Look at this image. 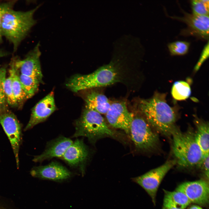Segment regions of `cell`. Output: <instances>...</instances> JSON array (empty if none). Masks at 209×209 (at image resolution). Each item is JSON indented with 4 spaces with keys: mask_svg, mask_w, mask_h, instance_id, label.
<instances>
[{
    "mask_svg": "<svg viewBox=\"0 0 209 209\" xmlns=\"http://www.w3.org/2000/svg\"><path fill=\"white\" fill-rule=\"evenodd\" d=\"M5 53L1 51H0V58L5 55Z\"/></svg>",
    "mask_w": 209,
    "mask_h": 209,
    "instance_id": "33",
    "label": "cell"
},
{
    "mask_svg": "<svg viewBox=\"0 0 209 209\" xmlns=\"http://www.w3.org/2000/svg\"><path fill=\"white\" fill-rule=\"evenodd\" d=\"M189 209H203L201 207L197 205H193L191 206Z\"/></svg>",
    "mask_w": 209,
    "mask_h": 209,
    "instance_id": "31",
    "label": "cell"
},
{
    "mask_svg": "<svg viewBox=\"0 0 209 209\" xmlns=\"http://www.w3.org/2000/svg\"><path fill=\"white\" fill-rule=\"evenodd\" d=\"M6 70L5 68L0 69V80L2 78L6 76Z\"/></svg>",
    "mask_w": 209,
    "mask_h": 209,
    "instance_id": "30",
    "label": "cell"
},
{
    "mask_svg": "<svg viewBox=\"0 0 209 209\" xmlns=\"http://www.w3.org/2000/svg\"><path fill=\"white\" fill-rule=\"evenodd\" d=\"M6 77L0 80V114L4 112L3 111L5 106L6 98L4 90L3 84Z\"/></svg>",
    "mask_w": 209,
    "mask_h": 209,
    "instance_id": "28",
    "label": "cell"
},
{
    "mask_svg": "<svg viewBox=\"0 0 209 209\" xmlns=\"http://www.w3.org/2000/svg\"><path fill=\"white\" fill-rule=\"evenodd\" d=\"M73 141L70 139L60 137L49 142L44 151L33 160L35 162H41L54 157H62Z\"/></svg>",
    "mask_w": 209,
    "mask_h": 209,
    "instance_id": "16",
    "label": "cell"
},
{
    "mask_svg": "<svg viewBox=\"0 0 209 209\" xmlns=\"http://www.w3.org/2000/svg\"><path fill=\"white\" fill-rule=\"evenodd\" d=\"M0 124L9 140L18 168L19 150L22 140L21 125L15 115L10 112L0 114Z\"/></svg>",
    "mask_w": 209,
    "mask_h": 209,
    "instance_id": "8",
    "label": "cell"
},
{
    "mask_svg": "<svg viewBox=\"0 0 209 209\" xmlns=\"http://www.w3.org/2000/svg\"><path fill=\"white\" fill-rule=\"evenodd\" d=\"M171 136L172 150L177 164L184 168L198 167L204 157L191 128L183 132L176 127Z\"/></svg>",
    "mask_w": 209,
    "mask_h": 209,
    "instance_id": "3",
    "label": "cell"
},
{
    "mask_svg": "<svg viewBox=\"0 0 209 209\" xmlns=\"http://www.w3.org/2000/svg\"><path fill=\"white\" fill-rule=\"evenodd\" d=\"M209 154L204 156L199 168L201 169L202 171L208 180L209 175Z\"/></svg>",
    "mask_w": 209,
    "mask_h": 209,
    "instance_id": "29",
    "label": "cell"
},
{
    "mask_svg": "<svg viewBox=\"0 0 209 209\" xmlns=\"http://www.w3.org/2000/svg\"><path fill=\"white\" fill-rule=\"evenodd\" d=\"M75 126V131L72 137L83 136L93 141L101 137L114 135L102 114L86 108L76 121Z\"/></svg>",
    "mask_w": 209,
    "mask_h": 209,
    "instance_id": "5",
    "label": "cell"
},
{
    "mask_svg": "<svg viewBox=\"0 0 209 209\" xmlns=\"http://www.w3.org/2000/svg\"><path fill=\"white\" fill-rule=\"evenodd\" d=\"M3 88L7 103L12 107L17 106L18 104L13 94L12 87V78L10 74L9 76L6 78L4 81Z\"/></svg>",
    "mask_w": 209,
    "mask_h": 209,
    "instance_id": "25",
    "label": "cell"
},
{
    "mask_svg": "<svg viewBox=\"0 0 209 209\" xmlns=\"http://www.w3.org/2000/svg\"><path fill=\"white\" fill-rule=\"evenodd\" d=\"M39 6V5L25 11L11 8L3 14L1 24V35L12 44L14 51L17 50L21 42L36 24L34 15Z\"/></svg>",
    "mask_w": 209,
    "mask_h": 209,
    "instance_id": "4",
    "label": "cell"
},
{
    "mask_svg": "<svg viewBox=\"0 0 209 209\" xmlns=\"http://www.w3.org/2000/svg\"><path fill=\"white\" fill-rule=\"evenodd\" d=\"M162 209H182L180 208H169L163 206Z\"/></svg>",
    "mask_w": 209,
    "mask_h": 209,
    "instance_id": "32",
    "label": "cell"
},
{
    "mask_svg": "<svg viewBox=\"0 0 209 209\" xmlns=\"http://www.w3.org/2000/svg\"><path fill=\"white\" fill-rule=\"evenodd\" d=\"M209 56V42L204 46L203 48L200 58L196 65L194 69V72L197 71L200 69L203 63L208 58Z\"/></svg>",
    "mask_w": 209,
    "mask_h": 209,
    "instance_id": "26",
    "label": "cell"
},
{
    "mask_svg": "<svg viewBox=\"0 0 209 209\" xmlns=\"http://www.w3.org/2000/svg\"><path fill=\"white\" fill-rule=\"evenodd\" d=\"M191 89L189 84L182 81L175 82L172 87L171 93L172 97L176 100H185L190 96Z\"/></svg>",
    "mask_w": 209,
    "mask_h": 209,
    "instance_id": "22",
    "label": "cell"
},
{
    "mask_svg": "<svg viewBox=\"0 0 209 209\" xmlns=\"http://www.w3.org/2000/svg\"><path fill=\"white\" fill-rule=\"evenodd\" d=\"M176 164L175 159L167 160L162 165L133 178L132 180L145 190L155 205L157 191L161 181L167 173Z\"/></svg>",
    "mask_w": 209,
    "mask_h": 209,
    "instance_id": "7",
    "label": "cell"
},
{
    "mask_svg": "<svg viewBox=\"0 0 209 209\" xmlns=\"http://www.w3.org/2000/svg\"><path fill=\"white\" fill-rule=\"evenodd\" d=\"M192 14L198 15H209L208 0H192L190 1Z\"/></svg>",
    "mask_w": 209,
    "mask_h": 209,
    "instance_id": "24",
    "label": "cell"
},
{
    "mask_svg": "<svg viewBox=\"0 0 209 209\" xmlns=\"http://www.w3.org/2000/svg\"><path fill=\"white\" fill-rule=\"evenodd\" d=\"M30 174L35 177L54 181L64 180L71 175L70 172L66 167L54 162L46 165L34 167Z\"/></svg>",
    "mask_w": 209,
    "mask_h": 209,
    "instance_id": "15",
    "label": "cell"
},
{
    "mask_svg": "<svg viewBox=\"0 0 209 209\" xmlns=\"http://www.w3.org/2000/svg\"><path fill=\"white\" fill-rule=\"evenodd\" d=\"M111 60L93 72L86 75L76 74L71 80L73 90L76 92L95 88L107 86L118 83L125 84L129 81L138 64L133 50L123 44L113 45Z\"/></svg>",
    "mask_w": 209,
    "mask_h": 209,
    "instance_id": "1",
    "label": "cell"
},
{
    "mask_svg": "<svg viewBox=\"0 0 209 209\" xmlns=\"http://www.w3.org/2000/svg\"><path fill=\"white\" fill-rule=\"evenodd\" d=\"M182 10L184 14L183 17H171L186 24V28L181 31V34L185 36L192 35L200 39L208 40L209 15H196Z\"/></svg>",
    "mask_w": 209,
    "mask_h": 209,
    "instance_id": "10",
    "label": "cell"
},
{
    "mask_svg": "<svg viewBox=\"0 0 209 209\" xmlns=\"http://www.w3.org/2000/svg\"><path fill=\"white\" fill-rule=\"evenodd\" d=\"M12 78V87L14 95L18 104L29 98L22 87L12 63L9 71Z\"/></svg>",
    "mask_w": 209,
    "mask_h": 209,
    "instance_id": "20",
    "label": "cell"
},
{
    "mask_svg": "<svg viewBox=\"0 0 209 209\" xmlns=\"http://www.w3.org/2000/svg\"><path fill=\"white\" fill-rule=\"evenodd\" d=\"M184 193L191 203L205 206L208 203L209 186L208 181L201 179L188 181L179 185L176 189Z\"/></svg>",
    "mask_w": 209,
    "mask_h": 209,
    "instance_id": "12",
    "label": "cell"
},
{
    "mask_svg": "<svg viewBox=\"0 0 209 209\" xmlns=\"http://www.w3.org/2000/svg\"><path fill=\"white\" fill-rule=\"evenodd\" d=\"M166 95L156 92L151 98L141 100L139 108L142 114L157 132L169 136L175 127L177 113L175 108L167 103Z\"/></svg>",
    "mask_w": 209,
    "mask_h": 209,
    "instance_id": "2",
    "label": "cell"
},
{
    "mask_svg": "<svg viewBox=\"0 0 209 209\" xmlns=\"http://www.w3.org/2000/svg\"><path fill=\"white\" fill-rule=\"evenodd\" d=\"M16 72L23 89L29 98L31 97L38 91L41 82L34 78L22 75Z\"/></svg>",
    "mask_w": 209,
    "mask_h": 209,
    "instance_id": "21",
    "label": "cell"
},
{
    "mask_svg": "<svg viewBox=\"0 0 209 209\" xmlns=\"http://www.w3.org/2000/svg\"><path fill=\"white\" fill-rule=\"evenodd\" d=\"M15 3L14 1H11L0 3V44L2 42V40L1 31V24L2 16L6 11L12 8Z\"/></svg>",
    "mask_w": 209,
    "mask_h": 209,
    "instance_id": "27",
    "label": "cell"
},
{
    "mask_svg": "<svg viewBox=\"0 0 209 209\" xmlns=\"http://www.w3.org/2000/svg\"><path fill=\"white\" fill-rule=\"evenodd\" d=\"M163 190V207L185 209L191 203L186 195L181 191L176 190L172 191Z\"/></svg>",
    "mask_w": 209,
    "mask_h": 209,
    "instance_id": "19",
    "label": "cell"
},
{
    "mask_svg": "<svg viewBox=\"0 0 209 209\" xmlns=\"http://www.w3.org/2000/svg\"><path fill=\"white\" fill-rule=\"evenodd\" d=\"M108 122L112 127L123 130L129 134L134 114L123 102H112L105 114Z\"/></svg>",
    "mask_w": 209,
    "mask_h": 209,
    "instance_id": "11",
    "label": "cell"
},
{
    "mask_svg": "<svg viewBox=\"0 0 209 209\" xmlns=\"http://www.w3.org/2000/svg\"><path fill=\"white\" fill-rule=\"evenodd\" d=\"M89 154L83 140L77 139L68 147L61 158L70 166L80 168L84 173Z\"/></svg>",
    "mask_w": 209,
    "mask_h": 209,
    "instance_id": "14",
    "label": "cell"
},
{
    "mask_svg": "<svg viewBox=\"0 0 209 209\" xmlns=\"http://www.w3.org/2000/svg\"><path fill=\"white\" fill-rule=\"evenodd\" d=\"M56 109L54 93L51 92L33 108L30 119L24 130L26 131L45 121Z\"/></svg>",
    "mask_w": 209,
    "mask_h": 209,
    "instance_id": "13",
    "label": "cell"
},
{
    "mask_svg": "<svg viewBox=\"0 0 209 209\" xmlns=\"http://www.w3.org/2000/svg\"><path fill=\"white\" fill-rule=\"evenodd\" d=\"M40 45L38 43L24 59L14 60L12 63L17 72L34 78L42 83L43 75L40 61Z\"/></svg>",
    "mask_w": 209,
    "mask_h": 209,
    "instance_id": "9",
    "label": "cell"
},
{
    "mask_svg": "<svg viewBox=\"0 0 209 209\" xmlns=\"http://www.w3.org/2000/svg\"><path fill=\"white\" fill-rule=\"evenodd\" d=\"M190 43L184 41H176L169 43L167 45L170 54L172 55H183L188 52Z\"/></svg>",
    "mask_w": 209,
    "mask_h": 209,
    "instance_id": "23",
    "label": "cell"
},
{
    "mask_svg": "<svg viewBox=\"0 0 209 209\" xmlns=\"http://www.w3.org/2000/svg\"><path fill=\"white\" fill-rule=\"evenodd\" d=\"M194 135L196 141L204 156L209 154V127L208 122L195 116Z\"/></svg>",
    "mask_w": 209,
    "mask_h": 209,
    "instance_id": "18",
    "label": "cell"
},
{
    "mask_svg": "<svg viewBox=\"0 0 209 209\" xmlns=\"http://www.w3.org/2000/svg\"><path fill=\"white\" fill-rule=\"evenodd\" d=\"M156 132L143 115H134L129 134L137 149L144 151L157 149L160 141Z\"/></svg>",
    "mask_w": 209,
    "mask_h": 209,
    "instance_id": "6",
    "label": "cell"
},
{
    "mask_svg": "<svg viewBox=\"0 0 209 209\" xmlns=\"http://www.w3.org/2000/svg\"><path fill=\"white\" fill-rule=\"evenodd\" d=\"M86 108L105 114L112 102L105 95L92 91L88 93L85 99Z\"/></svg>",
    "mask_w": 209,
    "mask_h": 209,
    "instance_id": "17",
    "label": "cell"
}]
</instances>
